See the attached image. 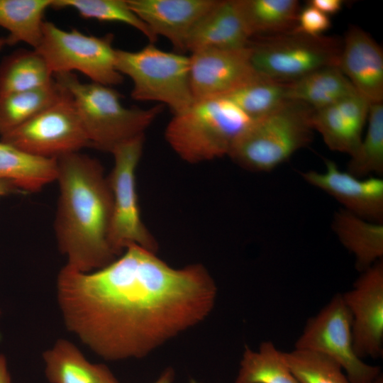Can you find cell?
Listing matches in <instances>:
<instances>
[{
  "instance_id": "obj_1",
  "label": "cell",
  "mask_w": 383,
  "mask_h": 383,
  "mask_svg": "<svg viewBox=\"0 0 383 383\" xmlns=\"http://www.w3.org/2000/svg\"><path fill=\"white\" fill-rule=\"evenodd\" d=\"M217 292L203 265L174 268L136 245L92 272L65 265L57 278L67 328L111 361L145 357L201 323Z\"/></svg>"
},
{
  "instance_id": "obj_2",
  "label": "cell",
  "mask_w": 383,
  "mask_h": 383,
  "mask_svg": "<svg viewBox=\"0 0 383 383\" xmlns=\"http://www.w3.org/2000/svg\"><path fill=\"white\" fill-rule=\"evenodd\" d=\"M56 161L54 230L65 265L82 272L102 268L118 257L109 242L113 196L108 177L99 160L79 152Z\"/></svg>"
},
{
  "instance_id": "obj_3",
  "label": "cell",
  "mask_w": 383,
  "mask_h": 383,
  "mask_svg": "<svg viewBox=\"0 0 383 383\" xmlns=\"http://www.w3.org/2000/svg\"><path fill=\"white\" fill-rule=\"evenodd\" d=\"M54 79L72 96L90 146L101 151L111 153L121 144L145 135L164 109L162 104L146 109L125 107L112 87L82 82L73 72L56 74Z\"/></svg>"
},
{
  "instance_id": "obj_4",
  "label": "cell",
  "mask_w": 383,
  "mask_h": 383,
  "mask_svg": "<svg viewBox=\"0 0 383 383\" xmlns=\"http://www.w3.org/2000/svg\"><path fill=\"white\" fill-rule=\"evenodd\" d=\"M254 121L227 98L198 100L174 114L165 136L181 159L199 163L228 155Z\"/></svg>"
},
{
  "instance_id": "obj_5",
  "label": "cell",
  "mask_w": 383,
  "mask_h": 383,
  "mask_svg": "<svg viewBox=\"0 0 383 383\" xmlns=\"http://www.w3.org/2000/svg\"><path fill=\"white\" fill-rule=\"evenodd\" d=\"M313 109L294 100L252 123L237 138L228 156L252 172H270L312 140Z\"/></svg>"
},
{
  "instance_id": "obj_6",
  "label": "cell",
  "mask_w": 383,
  "mask_h": 383,
  "mask_svg": "<svg viewBox=\"0 0 383 383\" xmlns=\"http://www.w3.org/2000/svg\"><path fill=\"white\" fill-rule=\"evenodd\" d=\"M116 67L133 82L136 101H157L174 114L194 101L190 86V57L166 52L149 43L138 51L116 50Z\"/></svg>"
},
{
  "instance_id": "obj_7",
  "label": "cell",
  "mask_w": 383,
  "mask_h": 383,
  "mask_svg": "<svg viewBox=\"0 0 383 383\" xmlns=\"http://www.w3.org/2000/svg\"><path fill=\"white\" fill-rule=\"evenodd\" d=\"M343 39L290 31L252 37L248 48L254 69L262 77L290 83L314 71L338 67Z\"/></svg>"
},
{
  "instance_id": "obj_8",
  "label": "cell",
  "mask_w": 383,
  "mask_h": 383,
  "mask_svg": "<svg viewBox=\"0 0 383 383\" xmlns=\"http://www.w3.org/2000/svg\"><path fill=\"white\" fill-rule=\"evenodd\" d=\"M113 35H86L77 29L65 30L45 21L40 41L35 49L54 74L79 72L91 82L106 86L120 84L123 76L116 67Z\"/></svg>"
},
{
  "instance_id": "obj_9",
  "label": "cell",
  "mask_w": 383,
  "mask_h": 383,
  "mask_svg": "<svg viewBox=\"0 0 383 383\" xmlns=\"http://www.w3.org/2000/svg\"><path fill=\"white\" fill-rule=\"evenodd\" d=\"M144 138L142 135L127 141L111 152L114 165L108 176L113 196L109 242L118 257L131 245L157 250L156 240L142 221L136 190L135 172Z\"/></svg>"
},
{
  "instance_id": "obj_10",
  "label": "cell",
  "mask_w": 383,
  "mask_h": 383,
  "mask_svg": "<svg viewBox=\"0 0 383 383\" xmlns=\"http://www.w3.org/2000/svg\"><path fill=\"white\" fill-rule=\"evenodd\" d=\"M0 140L46 159H57L90 146L72 96L63 87L54 103L1 135Z\"/></svg>"
},
{
  "instance_id": "obj_11",
  "label": "cell",
  "mask_w": 383,
  "mask_h": 383,
  "mask_svg": "<svg viewBox=\"0 0 383 383\" xmlns=\"http://www.w3.org/2000/svg\"><path fill=\"white\" fill-rule=\"evenodd\" d=\"M294 348L324 354L343 369L350 383H371L380 374L355 353L352 318L342 294H335L319 312L308 319Z\"/></svg>"
},
{
  "instance_id": "obj_12",
  "label": "cell",
  "mask_w": 383,
  "mask_h": 383,
  "mask_svg": "<svg viewBox=\"0 0 383 383\" xmlns=\"http://www.w3.org/2000/svg\"><path fill=\"white\" fill-rule=\"evenodd\" d=\"M361 274L342 294L352 318L354 348L361 358L383 355V260Z\"/></svg>"
},
{
  "instance_id": "obj_13",
  "label": "cell",
  "mask_w": 383,
  "mask_h": 383,
  "mask_svg": "<svg viewBox=\"0 0 383 383\" xmlns=\"http://www.w3.org/2000/svg\"><path fill=\"white\" fill-rule=\"evenodd\" d=\"M189 57L190 86L194 101L223 97L265 78L252 65L248 46L201 50L192 52Z\"/></svg>"
},
{
  "instance_id": "obj_14",
  "label": "cell",
  "mask_w": 383,
  "mask_h": 383,
  "mask_svg": "<svg viewBox=\"0 0 383 383\" xmlns=\"http://www.w3.org/2000/svg\"><path fill=\"white\" fill-rule=\"evenodd\" d=\"M326 171L301 172L311 185L333 197L343 209L366 221L383 224V180L378 177H356L326 160Z\"/></svg>"
},
{
  "instance_id": "obj_15",
  "label": "cell",
  "mask_w": 383,
  "mask_h": 383,
  "mask_svg": "<svg viewBox=\"0 0 383 383\" xmlns=\"http://www.w3.org/2000/svg\"><path fill=\"white\" fill-rule=\"evenodd\" d=\"M152 33L166 38L176 52H187L188 37L217 0H127Z\"/></svg>"
},
{
  "instance_id": "obj_16",
  "label": "cell",
  "mask_w": 383,
  "mask_h": 383,
  "mask_svg": "<svg viewBox=\"0 0 383 383\" xmlns=\"http://www.w3.org/2000/svg\"><path fill=\"white\" fill-rule=\"evenodd\" d=\"M338 67L370 104L383 101V51L364 30L351 26L343 39Z\"/></svg>"
},
{
  "instance_id": "obj_17",
  "label": "cell",
  "mask_w": 383,
  "mask_h": 383,
  "mask_svg": "<svg viewBox=\"0 0 383 383\" xmlns=\"http://www.w3.org/2000/svg\"><path fill=\"white\" fill-rule=\"evenodd\" d=\"M252 34L242 0H217L190 33L186 45L191 53L206 49H240Z\"/></svg>"
},
{
  "instance_id": "obj_18",
  "label": "cell",
  "mask_w": 383,
  "mask_h": 383,
  "mask_svg": "<svg viewBox=\"0 0 383 383\" xmlns=\"http://www.w3.org/2000/svg\"><path fill=\"white\" fill-rule=\"evenodd\" d=\"M370 104L358 94L331 105L313 109L311 123L333 151L352 155L362 138Z\"/></svg>"
},
{
  "instance_id": "obj_19",
  "label": "cell",
  "mask_w": 383,
  "mask_h": 383,
  "mask_svg": "<svg viewBox=\"0 0 383 383\" xmlns=\"http://www.w3.org/2000/svg\"><path fill=\"white\" fill-rule=\"evenodd\" d=\"M43 357L45 375L51 383H118L106 365L90 362L67 340H57Z\"/></svg>"
},
{
  "instance_id": "obj_20",
  "label": "cell",
  "mask_w": 383,
  "mask_h": 383,
  "mask_svg": "<svg viewBox=\"0 0 383 383\" xmlns=\"http://www.w3.org/2000/svg\"><path fill=\"white\" fill-rule=\"evenodd\" d=\"M332 228L340 243L355 257L362 272L383 257V224L362 219L343 209L334 214Z\"/></svg>"
},
{
  "instance_id": "obj_21",
  "label": "cell",
  "mask_w": 383,
  "mask_h": 383,
  "mask_svg": "<svg viewBox=\"0 0 383 383\" xmlns=\"http://www.w3.org/2000/svg\"><path fill=\"white\" fill-rule=\"evenodd\" d=\"M356 94L354 87L338 67L321 68L287 83L288 99L301 102L314 110Z\"/></svg>"
},
{
  "instance_id": "obj_22",
  "label": "cell",
  "mask_w": 383,
  "mask_h": 383,
  "mask_svg": "<svg viewBox=\"0 0 383 383\" xmlns=\"http://www.w3.org/2000/svg\"><path fill=\"white\" fill-rule=\"evenodd\" d=\"M56 178V159L35 157L0 140V179L13 182L21 191L37 192Z\"/></svg>"
},
{
  "instance_id": "obj_23",
  "label": "cell",
  "mask_w": 383,
  "mask_h": 383,
  "mask_svg": "<svg viewBox=\"0 0 383 383\" xmlns=\"http://www.w3.org/2000/svg\"><path fill=\"white\" fill-rule=\"evenodd\" d=\"M52 0H0V26L9 33L7 45L23 42L35 49L41 39L44 15Z\"/></svg>"
},
{
  "instance_id": "obj_24",
  "label": "cell",
  "mask_w": 383,
  "mask_h": 383,
  "mask_svg": "<svg viewBox=\"0 0 383 383\" xmlns=\"http://www.w3.org/2000/svg\"><path fill=\"white\" fill-rule=\"evenodd\" d=\"M54 75L35 49H18L0 63V92L24 91L52 84Z\"/></svg>"
},
{
  "instance_id": "obj_25",
  "label": "cell",
  "mask_w": 383,
  "mask_h": 383,
  "mask_svg": "<svg viewBox=\"0 0 383 383\" xmlns=\"http://www.w3.org/2000/svg\"><path fill=\"white\" fill-rule=\"evenodd\" d=\"M235 383H299L287 366L283 352L270 340L256 350L246 346Z\"/></svg>"
},
{
  "instance_id": "obj_26",
  "label": "cell",
  "mask_w": 383,
  "mask_h": 383,
  "mask_svg": "<svg viewBox=\"0 0 383 383\" xmlns=\"http://www.w3.org/2000/svg\"><path fill=\"white\" fill-rule=\"evenodd\" d=\"M62 92V87L55 80L38 89L0 92V135L29 121L54 103Z\"/></svg>"
},
{
  "instance_id": "obj_27",
  "label": "cell",
  "mask_w": 383,
  "mask_h": 383,
  "mask_svg": "<svg viewBox=\"0 0 383 383\" xmlns=\"http://www.w3.org/2000/svg\"><path fill=\"white\" fill-rule=\"evenodd\" d=\"M242 1L252 37L293 31L297 25L298 16L301 10L298 1Z\"/></svg>"
},
{
  "instance_id": "obj_28",
  "label": "cell",
  "mask_w": 383,
  "mask_h": 383,
  "mask_svg": "<svg viewBox=\"0 0 383 383\" xmlns=\"http://www.w3.org/2000/svg\"><path fill=\"white\" fill-rule=\"evenodd\" d=\"M368 127L357 148L350 155L347 172L365 178L383 174V104H370Z\"/></svg>"
},
{
  "instance_id": "obj_29",
  "label": "cell",
  "mask_w": 383,
  "mask_h": 383,
  "mask_svg": "<svg viewBox=\"0 0 383 383\" xmlns=\"http://www.w3.org/2000/svg\"><path fill=\"white\" fill-rule=\"evenodd\" d=\"M235 104L253 120L265 117L288 100L287 83L263 78L223 96Z\"/></svg>"
},
{
  "instance_id": "obj_30",
  "label": "cell",
  "mask_w": 383,
  "mask_h": 383,
  "mask_svg": "<svg viewBox=\"0 0 383 383\" xmlns=\"http://www.w3.org/2000/svg\"><path fill=\"white\" fill-rule=\"evenodd\" d=\"M51 8L72 9L84 18L128 25L154 43L157 40L149 27L131 10L127 0H52Z\"/></svg>"
},
{
  "instance_id": "obj_31",
  "label": "cell",
  "mask_w": 383,
  "mask_h": 383,
  "mask_svg": "<svg viewBox=\"0 0 383 383\" xmlns=\"http://www.w3.org/2000/svg\"><path fill=\"white\" fill-rule=\"evenodd\" d=\"M283 356L299 383H350L342 367L324 354L294 348Z\"/></svg>"
},
{
  "instance_id": "obj_32",
  "label": "cell",
  "mask_w": 383,
  "mask_h": 383,
  "mask_svg": "<svg viewBox=\"0 0 383 383\" xmlns=\"http://www.w3.org/2000/svg\"><path fill=\"white\" fill-rule=\"evenodd\" d=\"M331 26L328 16L316 8L307 4L301 9L297 20V25L294 31L309 35H321Z\"/></svg>"
},
{
  "instance_id": "obj_33",
  "label": "cell",
  "mask_w": 383,
  "mask_h": 383,
  "mask_svg": "<svg viewBox=\"0 0 383 383\" xmlns=\"http://www.w3.org/2000/svg\"><path fill=\"white\" fill-rule=\"evenodd\" d=\"M343 4L344 1L342 0H311L308 3L327 16L338 13Z\"/></svg>"
},
{
  "instance_id": "obj_34",
  "label": "cell",
  "mask_w": 383,
  "mask_h": 383,
  "mask_svg": "<svg viewBox=\"0 0 383 383\" xmlns=\"http://www.w3.org/2000/svg\"><path fill=\"white\" fill-rule=\"evenodd\" d=\"M21 191L13 182L0 179V198Z\"/></svg>"
},
{
  "instance_id": "obj_35",
  "label": "cell",
  "mask_w": 383,
  "mask_h": 383,
  "mask_svg": "<svg viewBox=\"0 0 383 383\" xmlns=\"http://www.w3.org/2000/svg\"><path fill=\"white\" fill-rule=\"evenodd\" d=\"M0 383H11L6 357L0 354Z\"/></svg>"
},
{
  "instance_id": "obj_36",
  "label": "cell",
  "mask_w": 383,
  "mask_h": 383,
  "mask_svg": "<svg viewBox=\"0 0 383 383\" xmlns=\"http://www.w3.org/2000/svg\"><path fill=\"white\" fill-rule=\"evenodd\" d=\"M174 378V371L168 367L165 370L153 383H172Z\"/></svg>"
},
{
  "instance_id": "obj_37",
  "label": "cell",
  "mask_w": 383,
  "mask_h": 383,
  "mask_svg": "<svg viewBox=\"0 0 383 383\" xmlns=\"http://www.w3.org/2000/svg\"><path fill=\"white\" fill-rule=\"evenodd\" d=\"M371 383H383V376L380 374L375 379H374Z\"/></svg>"
},
{
  "instance_id": "obj_38",
  "label": "cell",
  "mask_w": 383,
  "mask_h": 383,
  "mask_svg": "<svg viewBox=\"0 0 383 383\" xmlns=\"http://www.w3.org/2000/svg\"><path fill=\"white\" fill-rule=\"evenodd\" d=\"M6 45H7L6 38H0V50Z\"/></svg>"
},
{
  "instance_id": "obj_39",
  "label": "cell",
  "mask_w": 383,
  "mask_h": 383,
  "mask_svg": "<svg viewBox=\"0 0 383 383\" xmlns=\"http://www.w3.org/2000/svg\"><path fill=\"white\" fill-rule=\"evenodd\" d=\"M189 383H199V382L195 381L194 379H191Z\"/></svg>"
}]
</instances>
